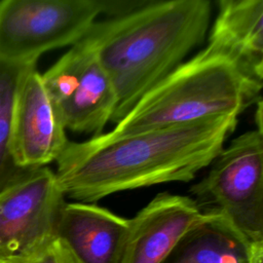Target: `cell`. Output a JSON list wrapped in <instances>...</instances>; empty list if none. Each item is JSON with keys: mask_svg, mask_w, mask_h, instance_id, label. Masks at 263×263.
Instances as JSON below:
<instances>
[{"mask_svg": "<svg viewBox=\"0 0 263 263\" xmlns=\"http://www.w3.org/2000/svg\"><path fill=\"white\" fill-rule=\"evenodd\" d=\"M238 116L147 129L115 138L103 134L68 142L54 172L65 197L95 203L120 191L188 182L212 163Z\"/></svg>", "mask_w": 263, "mask_h": 263, "instance_id": "6da1fadb", "label": "cell"}, {"mask_svg": "<svg viewBox=\"0 0 263 263\" xmlns=\"http://www.w3.org/2000/svg\"><path fill=\"white\" fill-rule=\"evenodd\" d=\"M211 14L209 0H147L126 14L92 24L82 40L114 85L117 106L112 122L203 42Z\"/></svg>", "mask_w": 263, "mask_h": 263, "instance_id": "7a4b0ae2", "label": "cell"}, {"mask_svg": "<svg viewBox=\"0 0 263 263\" xmlns=\"http://www.w3.org/2000/svg\"><path fill=\"white\" fill-rule=\"evenodd\" d=\"M262 83L223 52L206 45L144 93L108 133H132L236 115L261 100Z\"/></svg>", "mask_w": 263, "mask_h": 263, "instance_id": "3957f363", "label": "cell"}, {"mask_svg": "<svg viewBox=\"0 0 263 263\" xmlns=\"http://www.w3.org/2000/svg\"><path fill=\"white\" fill-rule=\"evenodd\" d=\"M190 193L202 212L221 215L251 241H263L262 127L223 147Z\"/></svg>", "mask_w": 263, "mask_h": 263, "instance_id": "277c9868", "label": "cell"}, {"mask_svg": "<svg viewBox=\"0 0 263 263\" xmlns=\"http://www.w3.org/2000/svg\"><path fill=\"white\" fill-rule=\"evenodd\" d=\"M100 14L101 0H3L0 61L36 64L42 53L80 41Z\"/></svg>", "mask_w": 263, "mask_h": 263, "instance_id": "5b68a950", "label": "cell"}, {"mask_svg": "<svg viewBox=\"0 0 263 263\" xmlns=\"http://www.w3.org/2000/svg\"><path fill=\"white\" fill-rule=\"evenodd\" d=\"M66 129L103 134L117 106L114 85L92 48L82 39L41 74Z\"/></svg>", "mask_w": 263, "mask_h": 263, "instance_id": "8992f818", "label": "cell"}, {"mask_svg": "<svg viewBox=\"0 0 263 263\" xmlns=\"http://www.w3.org/2000/svg\"><path fill=\"white\" fill-rule=\"evenodd\" d=\"M65 202L48 166L22 171L0 190V259L24 256L55 236Z\"/></svg>", "mask_w": 263, "mask_h": 263, "instance_id": "52a82bcc", "label": "cell"}, {"mask_svg": "<svg viewBox=\"0 0 263 263\" xmlns=\"http://www.w3.org/2000/svg\"><path fill=\"white\" fill-rule=\"evenodd\" d=\"M69 140L36 66L25 74L16 97L11 152L20 170L57 161Z\"/></svg>", "mask_w": 263, "mask_h": 263, "instance_id": "ba28073f", "label": "cell"}, {"mask_svg": "<svg viewBox=\"0 0 263 263\" xmlns=\"http://www.w3.org/2000/svg\"><path fill=\"white\" fill-rule=\"evenodd\" d=\"M205 216L190 196L158 193L129 219L120 263H162Z\"/></svg>", "mask_w": 263, "mask_h": 263, "instance_id": "9c48e42d", "label": "cell"}, {"mask_svg": "<svg viewBox=\"0 0 263 263\" xmlns=\"http://www.w3.org/2000/svg\"><path fill=\"white\" fill-rule=\"evenodd\" d=\"M129 219L88 202H65L55 235L81 263H120Z\"/></svg>", "mask_w": 263, "mask_h": 263, "instance_id": "30bf717a", "label": "cell"}, {"mask_svg": "<svg viewBox=\"0 0 263 263\" xmlns=\"http://www.w3.org/2000/svg\"><path fill=\"white\" fill-rule=\"evenodd\" d=\"M209 46L223 52L251 78L263 81V0H220Z\"/></svg>", "mask_w": 263, "mask_h": 263, "instance_id": "8fae6325", "label": "cell"}, {"mask_svg": "<svg viewBox=\"0 0 263 263\" xmlns=\"http://www.w3.org/2000/svg\"><path fill=\"white\" fill-rule=\"evenodd\" d=\"M252 242L221 215L206 213L162 263H250Z\"/></svg>", "mask_w": 263, "mask_h": 263, "instance_id": "7c38bea8", "label": "cell"}, {"mask_svg": "<svg viewBox=\"0 0 263 263\" xmlns=\"http://www.w3.org/2000/svg\"><path fill=\"white\" fill-rule=\"evenodd\" d=\"M36 64L0 61V190L22 171L12 157V125L16 97L21 82Z\"/></svg>", "mask_w": 263, "mask_h": 263, "instance_id": "4fadbf2b", "label": "cell"}, {"mask_svg": "<svg viewBox=\"0 0 263 263\" xmlns=\"http://www.w3.org/2000/svg\"><path fill=\"white\" fill-rule=\"evenodd\" d=\"M0 263H81L68 245L57 235L30 253L7 259Z\"/></svg>", "mask_w": 263, "mask_h": 263, "instance_id": "5bb4252c", "label": "cell"}, {"mask_svg": "<svg viewBox=\"0 0 263 263\" xmlns=\"http://www.w3.org/2000/svg\"><path fill=\"white\" fill-rule=\"evenodd\" d=\"M250 263H263V241L252 242Z\"/></svg>", "mask_w": 263, "mask_h": 263, "instance_id": "9a60e30c", "label": "cell"}]
</instances>
